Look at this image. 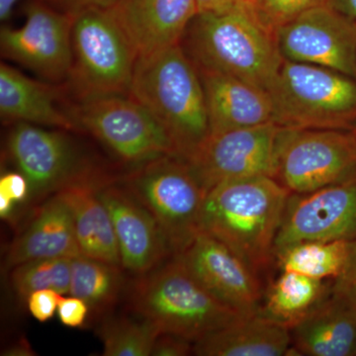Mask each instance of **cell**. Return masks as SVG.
Instances as JSON below:
<instances>
[{
	"label": "cell",
	"instance_id": "f35d334b",
	"mask_svg": "<svg viewBox=\"0 0 356 356\" xmlns=\"http://www.w3.org/2000/svg\"><path fill=\"white\" fill-rule=\"evenodd\" d=\"M233 3L234 7L248 13V15L257 20L255 14H257V0H233Z\"/></svg>",
	"mask_w": 356,
	"mask_h": 356
},
{
	"label": "cell",
	"instance_id": "5bb4252c",
	"mask_svg": "<svg viewBox=\"0 0 356 356\" xmlns=\"http://www.w3.org/2000/svg\"><path fill=\"white\" fill-rule=\"evenodd\" d=\"M356 240V177L306 194H290L275 254L303 241Z\"/></svg>",
	"mask_w": 356,
	"mask_h": 356
},
{
	"label": "cell",
	"instance_id": "4fadbf2b",
	"mask_svg": "<svg viewBox=\"0 0 356 356\" xmlns=\"http://www.w3.org/2000/svg\"><path fill=\"white\" fill-rule=\"evenodd\" d=\"M7 151L18 172L29 181L33 198L99 177L86 166L65 134L38 125L16 123L7 140Z\"/></svg>",
	"mask_w": 356,
	"mask_h": 356
},
{
	"label": "cell",
	"instance_id": "d6986e66",
	"mask_svg": "<svg viewBox=\"0 0 356 356\" xmlns=\"http://www.w3.org/2000/svg\"><path fill=\"white\" fill-rule=\"evenodd\" d=\"M81 254L69 206L58 194L47 201L29 226L11 243L4 266L10 270L23 262L76 259Z\"/></svg>",
	"mask_w": 356,
	"mask_h": 356
},
{
	"label": "cell",
	"instance_id": "f546056e",
	"mask_svg": "<svg viewBox=\"0 0 356 356\" xmlns=\"http://www.w3.org/2000/svg\"><path fill=\"white\" fill-rule=\"evenodd\" d=\"M331 294L356 315V240L350 242L348 259L341 273L332 280Z\"/></svg>",
	"mask_w": 356,
	"mask_h": 356
},
{
	"label": "cell",
	"instance_id": "7402d4cb",
	"mask_svg": "<svg viewBox=\"0 0 356 356\" xmlns=\"http://www.w3.org/2000/svg\"><path fill=\"white\" fill-rule=\"evenodd\" d=\"M290 331L296 355L356 356V315L331 291Z\"/></svg>",
	"mask_w": 356,
	"mask_h": 356
},
{
	"label": "cell",
	"instance_id": "ffe728a7",
	"mask_svg": "<svg viewBox=\"0 0 356 356\" xmlns=\"http://www.w3.org/2000/svg\"><path fill=\"white\" fill-rule=\"evenodd\" d=\"M105 181L102 177L79 180L56 194L69 206L81 254L121 266L111 217L98 192Z\"/></svg>",
	"mask_w": 356,
	"mask_h": 356
},
{
	"label": "cell",
	"instance_id": "d6a6232c",
	"mask_svg": "<svg viewBox=\"0 0 356 356\" xmlns=\"http://www.w3.org/2000/svg\"><path fill=\"white\" fill-rule=\"evenodd\" d=\"M194 343L175 336L161 332L154 341L152 355L154 356H185L193 353Z\"/></svg>",
	"mask_w": 356,
	"mask_h": 356
},
{
	"label": "cell",
	"instance_id": "44dd1931",
	"mask_svg": "<svg viewBox=\"0 0 356 356\" xmlns=\"http://www.w3.org/2000/svg\"><path fill=\"white\" fill-rule=\"evenodd\" d=\"M291 331L259 313L243 315L194 343L200 356H281L289 355Z\"/></svg>",
	"mask_w": 356,
	"mask_h": 356
},
{
	"label": "cell",
	"instance_id": "9a60e30c",
	"mask_svg": "<svg viewBox=\"0 0 356 356\" xmlns=\"http://www.w3.org/2000/svg\"><path fill=\"white\" fill-rule=\"evenodd\" d=\"M175 257L222 303L243 315L261 312V278L217 238L201 232Z\"/></svg>",
	"mask_w": 356,
	"mask_h": 356
},
{
	"label": "cell",
	"instance_id": "3957f363",
	"mask_svg": "<svg viewBox=\"0 0 356 356\" xmlns=\"http://www.w3.org/2000/svg\"><path fill=\"white\" fill-rule=\"evenodd\" d=\"M181 46L198 69L228 74L266 91L284 60L275 34L236 7L197 14Z\"/></svg>",
	"mask_w": 356,
	"mask_h": 356
},
{
	"label": "cell",
	"instance_id": "f1b7e54d",
	"mask_svg": "<svg viewBox=\"0 0 356 356\" xmlns=\"http://www.w3.org/2000/svg\"><path fill=\"white\" fill-rule=\"evenodd\" d=\"M331 0H257V20L275 34L278 28L311 9L330 6Z\"/></svg>",
	"mask_w": 356,
	"mask_h": 356
},
{
	"label": "cell",
	"instance_id": "8d00e7d4",
	"mask_svg": "<svg viewBox=\"0 0 356 356\" xmlns=\"http://www.w3.org/2000/svg\"><path fill=\"white\" fill-rule=\"evenodd\" d=\"M330 6L356 22V0H331Z\"/></svg>",
	"mask_w": 356,
	"mask_h": 356
},
{
	"label": "cell",
	"instance_id": "60d3db41",
	"mask_svg": "<svg viewBox=\"0 0 356 356\" xmlns=\"http://www.w3.org/2000/svg\"><path fill=\"white\" fill-rule=\"evenodd\" d=\"M14 205H15V203L13 201L9 200L8 198L3 197V196H0V216L2 219H6L7 217L10 216Z\"/></svg>",
	"mask_w": 356,
	"mask_h": 356
},
{
	"label": "cell",
	"instance_id": "1f68e13d",
	"mask_svg": "<svg viewBox=\"0 0 356 356\" xmlns=\"http://www.w3.org/2000/svg\"><path fill=\"white\" fill-rule=\"evenodd\" d=\"M89 312V307L83 299L72 295L70 297H62L58 304V318L65 327H83Z\"/></svg>",
	"mask_w": 356,
	"mask_h": 356
},
{
	"label": "cell",
	"instance_id": "4dcf8cb0",
	"mask_svg": "<svg viewBox=\"0 0 356 356\" xmlns=\"http://www.w3.org/2000/svg\"><path fill=\"white\" fill-rule=\"evenodd\" d=\"M62 297V294L55 290L42 289L33 292L26 301L33 317L44 323L55 315Z\"/></svg>",
	"mask_w": 356,
	"mask_h": 356
},
{
	"label": "cell",
	"instance_id": "83f0119b",
	"mask_svg": "<svg viewBox=\"0 0 356 356\" xmlns=\"http://www.w3.org/2000/svg\"><path fill=\"white\" fill-rule=\"evenodd\" d=\"M70 259H35L10 269V284L20 298L27 300L37 290L53 289L70 294Z\"/></svg>",
	"mask_w": 356,
	"mask_h": 356
},
{
	"label": "cell",
	"instance_id": "74e56055",
	"mask_svg": "<svg viewBox=\"0 0 356 356\" xmlns=\"http://www.w3.org/2000/svg\"><path fill=\"white\" fill-rule=\"evenodd\" d=\"M2 355L10 356H32L35 355V353L26 339H20L17 343H13V346H9L7 350H4Z\"/></svg>",
	"mask_w": 356,
	"mask_h": 356
},
{
	"label": "cell",
	"instance_id": "e0dca14e",
	"mask_svg": "<svg viewBox=\"0 0 356 356\" xmlns=\"http://www.w3.org/2000/svg\"><path fill=\"white\" fill-rule=\"evenodd\" d=\"M111 10L138 57L181 44L198 13L195 0H119Z\"/></svg>",
	"mask_w": 356,
	"mask_h": 356
},
{
	"label": "cell",
	"instance_id": "d4e9b609",
	"mask_svg": "<svg viewBox=\"0 0 356 356\" xmlns=\"http://www.w3.org/2000/svg\"><path fill=\"white\" fill-rule=\"evenodd\" d=\"M121 266L79 255L72 259L70 295L100 316L113 308L123 290Z\"/></svg>",
	"mask_w": 356,
	"mask_h": 356
},
{
	"label": "cell",
	"instance_id": "e575fe53",
	"mask_svg": "<svg viewBox=\"0 0 356 356\" xmlns=\"http://www.w3.org/2000/svg\"><path fill=\"white\" fill-rule=\"evenodd\" d=\"M64 13L76 14L89 8H113L119 0H48Z\"/></svg>",
	"mask_w": 356,
	"mask_h": 356
},
{
	"label": "cell",
	"instance_id": "d590c367",
	"mask_svg": "<svg viewBox=\"0 0 356 356\" xmlns=\"http://www.w3.org/2000/svg\"><path fill=\"white\" fill-rule=\"evenodd\" d=\"M197 14L221 13L234 8L233 0H195Z\"/></svg>",
	"mask_w": 356,
	"mask_h": 356
},
{
	"label": "cell",
	"instance_id": "484cf974",
	"mask_svg": "<svg viewBox=\"0 0 356 356\" xmlns=\"http://www.w3.org/2000/svg\"><path fill=\"white\" fill-rule=\"evenodd\" d=\"M350 242L303 241L276 252L281 271L303 274L318 280H334L343 270Z\"/></svg>",
	"mask_w": 356,
	"mask_h": 356
},
{
	"label": "cell",
	"instance_id": "9c48e42d",
	"mask_svg": "<svg viewBox=\"0 0 356 356\" xmlns=\"http://www.w3.org/2000/svg\"><path fill=\"white\" fill-rule=\"evenodd\" d=\"M70 114L79 129L92 135L124 163L138 166L161 156H177L168 131L130 95L81 100Z\"/></svg>",
	"mask_w": 356,
	"mask_h": 356
},
{
	"label": "cell",
	"instance_id": "52a82bcc",
	"mask_svg": "<svg viewBox=\"0 0 356 356\" xmlns=\"http://www.w3.org/2000/svg\"><path fill=\"white\" fill-rule=\"evenodd\" d=\"M123 185L158 222L172 257L184 252L201 233L207 192L184 159L165 156L138 165Z\"/></svg>",
	"mask_w": 356,
	"mask_h": 356
},
{
	"label": "cell",
	"instance_id": "30bf717a",
	"mask_svg": "<svg viewBox=\"0 0 356 356\" xmlns=\"http://www.w3.org/2000/svg\"><path fill=\"white\" fill-rule=\"evenodd\" d=\"M280 130V126L269 122L254 127L209 134L184 161L207 193L225 182L273 177Z\"/></svg>",
	"mask_w": 356,
	"mask_h": 356
},
{
	"label": "cell",
	"instance_id": "ab89813d",
	"mask_svg": "<svg viewBox=\"0 0 356 356\" xmlns=\"http://www.w3.org/2000/svg\"><path fill=\"white\" fill-rule=\"evenodd\" d=\"M19 0H0V20L6 21Z\"/></svg>",
	"mask_w": 356,
	"mask_h": 356
},
{
	"label": "cell",
	"instance_id": "8992f818",
	"mask_svg": "<svg viewBox=\"0 0 356 356\" xmlns=\"http://www.w3.org/2000/svg\"><path fill=\"white\" fill-rule=\"evenodd\" d=\"M72 46L67 83L79 102L130 93L138 53L111 8L74 14Z\"/></svg>",
	"mask_w": 356,
	"mask_h": 356
},
{
	"label": "cell",
	"instance_id": "ac0fdd59",
	"mask_svg": "<svg viewBox=\"0 0 356 356\" xmlns=\"http://www.w3.org/2000/svg\"><path fill=\"white\" fill-rule=\"evenodd\" d=\"M198 72L205 93L210 134L273 122L268 91L221 72L203 69Z\"/></svg>",
	"mask_w": 356,
	"mask_h": 356
},
{
	"label": "cell",
	"instance_id": "277c9868",
	"mask_svg": "<svg viewBox=\"0 0 356 356\" xmlns=\"http://www.w3.org/2000/svg\"><path fill=\"white\" fill-rule=\"evenodd\" d=\"M131 306L161 332L192 343L243 316L211 294L177 257L140 276Z\"/></svg>",
	"mask_w": 356,
	"mask_h": 356
},
{
	"label": "cell",
	"instance_id": "6da1fadb",
	"mask_svg": "<svg viewBox=\"0 0 356 356\" xmlns=\"http://www.w3.org/2000/svg\"><path fill=\"white\" fill-rule=\"evenodd\" d=\"M290 192L271 177L217 185L206 194L200 231L224 243L259 278L275 259Z\"/></svg>",
	"mask_w": 356,
	"mask_h": 356
},
{
	"label": "cell",
	"instance_id": "2e32d148",
	"mask_svg": "<svg viewBox=\"0 0 356 356\" xmlns=\"http://www.w3.org/2000/svg\"><path fill=\"white\" fill-rule=\"evenodd\" d=\"M98 192L111 217L123 268L142 276L172 255L158 222L124 185L105 181Z\"/></svg>",
	"mask_w": 356,
	"mask_h": 356
},
{
	"label": "cell",
	"instance_id": "603a6c76",
	"mask_svg": "<svg viewBox=\"0 0 356 356\" xmlns=\"http://www.w3.org/2000/svg\"><path fill=\"white\" fill-rule=\"evenodd\" d=\"M0 115L2 120L16 123L79 129L72 114L60 108L53 88L6 64L0 67Z\"/></svg>",
	"mask_w": 356,
	"mask_h": 356
},
{
	"label": "cell",
	"instance_id": "cb8c5ba5",
	"mask_svg": "<svg viewBox=\"0 0 356 356\" xmlns=\"http://www.w3.org/2000/svg\"><path fill=\"white\" fill-rule=\"evenodd\" d=\"M331 291L324 280L281 271L267 289L261 313L290 330L308 315Z\"/></svg>",
	"mask_w": 356,
	"mask_h": 356
},
{
	"label": "cell",
	"instance_id": "8fae6325",
	"mask_svg": "<svg viewBox=\"0 0 356 356\" xmlns=\"http://www.w3.org/2000/svg\"><path fill=\"white\" fill-rule=\"evenodd\" d=\"M72 22L74 14L30 4L24 24L2 28V55L47 81L67 83L72 67Z\"/></svg>",
	"mask_w": 356,
	"mask_h": 356
},
{
	"label": "cell",
	"instance_id": "ba28073f",
	"mask_svg": "<svg viewBox=\"0 0 356 356\" xmlns=\"http://www.w3.org/2000/svg\"><path fill=\"white\" fill-rule=\"evenodd\" d=\"M356 177L353 131L281 128L274 179L290 194H306Z\"/></svg>",
	"mask_w": 356,
	"mask_h": 356
},
{
	"label": "cell",
	"instance_id": "836d02e7",
	"mask_svg": "<svg viewBox=\"0 0 356 356\" xmlns=\"http://www.w3.org/2000/svg\"><path fill=\"white\" fill-rule=\"evenodd\" d=\"M30 184L20 172H6L0 177V196L21 203L30 196Z\"/></svg>",
	"mask_w": 356,
	"mask_h": 356
},
{
	"label": "cell",
	"instance_id": "5b68a950",
	"mask_svg": "<svg viewBox=\"0 0 356 356\" xmlns=\"http://www.w3.org/2000/svg\"><path fill=\"white\" fill-rule=\"evenodd\" d=\"M268 93L281 128L356 127V79L337 70L284 60Z\"/></svg>",
	"mask_w": 356,
	"mask_h": 356
},
{
	"label": "cell",
	"instance_id": "4316f807",
	"mask_svg": "<svg viewBox=\"0 0 356 356\" xmlns=\"http://www.w3.org/2000/svg\"><path fill=\"white\" fill-rule=\"evenodd\" d=\"M116 318L99 327L104 356H149L154 341L161 334L147 318Z\"/></svg>",
	"mask_w": 356,
	"mask_h": 356
},
{
	"label": "cell",
	"instance_id": "7c38bea8",
	"mask_svg": "<svg viewBox=\"0 0 356 356\" xmlns=\"http://www.w3.org/2000/svg\"><path fill=\"white\" fill-rule=\"evenodd\" d=\"M284 60L327 67L356 79V22L331 6L311 9L275 32Z\"/></svg>",
	"mask_w": 356,
	"mask_h": 356
},
{
	"label": "cell",
	"instance_id": "7a4b0ae2",
	"mask_svg": "<svg viewBox=\"0 0 356 356\" xmlns=\"http://www.w3.org/2000/svg\"><path fill=\"white\" fill-rule=\"evenodd\" d=\"M129 95L168 131L179 158L209 136L200 74L181 44L138 57Z\"/></svg>",
	"mask_w": 356,
	"mask_h": 356
},
{
	"label": "cell",
	"instance_id": "b9f144b4",
	"mask_svg": "<svg viewBox=\"0 0 356 356\" xmlns=\"http://www.w3.org/2000/svg\"><path fill=\"white\" fill-rule=\"evenodd\" d=\"M353 133H355L356 136V127L355 128V130H353Z\"/></svg>",
	"mask_w": 356,
	"mask_h": 356
}]
</instances>
